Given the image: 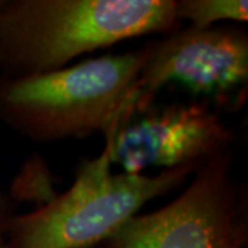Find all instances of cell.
I'll return each instance as SVG.
<instances>
[{"instance_id": "cell-2", "label": "cell", "mask_w": 248, "mask_h": 248, "mask_svg": "<svg viewBox=\"0 0 248 248\" xmlns=\"http://www.w3.org/2000/svg\"><path fill=\"white\" fill-rule=\"evenodd\" d=\"M145 58L142 47L48 73L0 76V122L36 143L105 134L140 99Z\"/></svg>"}, {"instance_id": "cell-3", "label": "cell", "mask_w": 248, "mask_h": 248, "mask_svg": "<svg viewBox=\"0 0 248 248\" xmlns=\"http://www.w3.org/2000/svg\"><path fill=\"white\" fill-rule=\"evenodd\" d=\"M196 170H163L156 175L113 172L102 151L84 163L66 192L11 219L10 248L95 247L112 239L148 202L185 185Z\"/></svg>"}, {"instance_id": "cell-4", "label": "cell", "mask_w": 248, "mask_h": 248, "mask_svg": "<svg viewBox=\"0 0 248 248\" xmlns=\"http://www.w3.org/2000/svg\"><path fill=\"white\" fill-rule=\"evenodd\" d=\"M108 243L109 248H247V202L233 177L232 149L203 163L177 199L135 215Z\"/></svg>"}, {"instance_id": "cell-8", "label": "cell", "mask_w": 248, "mask_h": 248, "mask_svg": "<svg viewBox=\"0 0 248 248\" xmlns=\"http://www.w3.org/2000/svg\"><path fill=\"white\" fill-rule=\"evenodd\" d=\"M17 199L0 189V248H10L7 233L11 219L18 214Z\"/></svg>"}, {"instance_id": "cell-6", "label": "cell", "mask_w": 248, "mask_h": 248, "mask_svg": "<svg viewBox=\"0 0 248 248\" xmlns=\"http://www.w3.org/2000/svg\"><path fill=\"white\" fill-rule=\"evenodd\" d=\"M146 47L140 98L177 83L217 107L244 101L248 86V35L241 25L178 28Z\"/></svg>"}, {"instance_id": "cell-1", "label": "cell", "mask_w": 248, "mask_h": 248, "mask_svg": "<svg viewBox=\"0 0 248 248\" xmlns=\"http://www.w3.org/2000/svg\"><path fill=\"white\" fill-rule=\"evenodd\" d=\"M178 28L177 0H3L0 76L58 71L81 54Z\"/></svg>"}, {"instance_id": "cell-7", "label": "cell", "mask_w": 248, "mask_h": 248, "mask_svg": "<svg viewBox=\"0 0 248 248\" xmlns=\"http://www.w3.org/2000/svg\"><path fill=\"white\" fill-rule=\"evenodd\" d=\"M177 17L187 27L210 28L218 22H236L241 25L248 19L246 0H177Z\"/></svg>"}, {"instance_id": "cell-9", "label": "cell", "mask_w": 248, "mask_h": 248, "mask_svg": "<svg viewBox=\"0 0 248 248\" xmlns=\"http://www.w3.org/2000/svg\"><path fill=\"white\" fill-rule=\"evenodd\" d=\"M1 3H3V0H0V6H1Z\"/></svg>"}, {"instance_id": "cell-5", "label": "cell", "mask_w": 248, "mask_h": 248, "mask_svg": "<svg viewBox=\"0 0 248 248\" xmlns=\"http://www.w3.org/2000/svg\"><path fill=\"white\" fill-rule=\"evenodd\" d=\"M105 137L112 166L130 174L148 169H199L232 149L234 133L207 101L152 105L138 99Z\"/></svg>"}]
</instances>
